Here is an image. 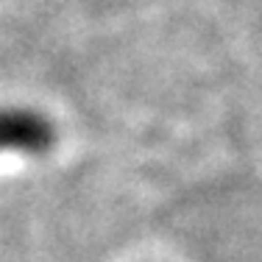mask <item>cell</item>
<instances>
[{"instance_id":"cell-1","label":"cell","mask_w":262,"mask_h":262,"mask_svg":"<svg viewBox=\"0 0 262 262\" xmlns=\"http://www.w3.org/2000/svg\"><path fill=\"white\" fill-rule=\"evenodd\" d=\"M45 140V128L42 123H36L34 117H26V115H0V145H34V142H42Z\"/></svg>"}]
</instances>
